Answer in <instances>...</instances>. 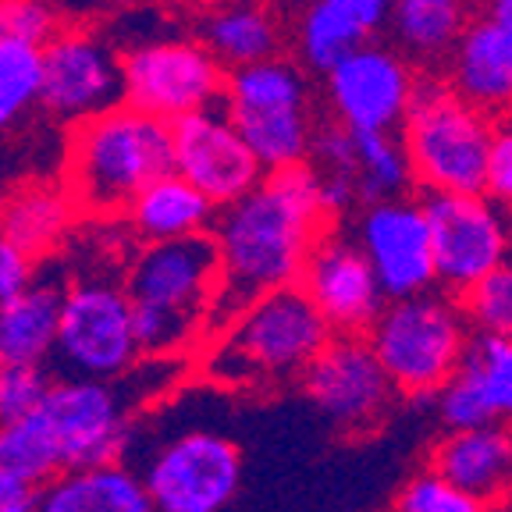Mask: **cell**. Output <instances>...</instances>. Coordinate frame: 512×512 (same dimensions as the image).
Wrapping results in <instances>:
<instances>
[{"label":"cell","mask_w":512,"mask_h":512,"mask_svg":"<svg viewBox=\"0 0 512 512\" xmlns=\"http://www.w3.org/2000/svg\"><path fill=\"white\" fill-rule=\"evenodd\" d=\"M335 217L320 196V175L310 160L267 171L264 182L217 210L214 242L221 253L210 335L235 320L253 299L274 288L299 285L310 249Z\"/></svg>","instance_id":"obj_1"},{"label":"cell","mask_w":512,"mask_h":512,"mask_svg":"<svg viewBox=\"0 0 512 512\" xmlns=\"http://www.w3.org/2000/svg\"><path fill=\"white\" fill-rule=\"evenodd\" d=\"M175 171V128L132 104L68 128L64 185L86 217H125L128 203Z\"/></svg>","instance_id":"obj_2"},{"label":"cell","mask_w":512,"mask_h":512,"mask_svg":"<svg viewBox=\"0 0 512 512\" xmlns=\"http://www.w3.org/2000/svg\"><path fill=\"white\" fill-rule=\"evenodd\" d=\"M221 278L214 232L139 242L128 256L125 288L143 356H185L210 338V303Z\"/></svg>","instance_id":"obj_3"},{"label":"cell","mask_w":512,"mask_h":512,"mask_svg":"<svg viewBox=\"0 0 512 512\" xmlns=\"http://www.w3.org/2000/svg\"><path fill=\"white\" fill-rule=\"evenodd\" d=\"M328 317L303 285L274 288L228 320L203 356V370L224 388H260L299 377L331 342Z\"/></svg>","instance_id":"obj_4"},{"label":"cell","mask_w":512,"mask_h":512,"mask_svg":"<svg viewBox=\"0 0 512 512\" xmlns=\"http://www.w3.org/2000/svg\"><path fill=\"white\" fill-rule=\"evenodd\" d=\"M498 118L452 89L441 72H424L399 136L420 192H484Z\"/></svg>","instance_id":"obj_5"},{"label":"cell","mask_w":512,"mask_h":512,"mask_svg":"<svg viewBox=\"0 0 512 512\" xmlns=\"http://www.w3.org/2000/svg\"><path fill=\"white\" fill-rule=\"evenodd\" d=\"M473 324L463 299L441 288L388 299L370 324L367 342L402 395L424 399L456 374L470 345Z\"/></svg>","instance_id":"obj_6"},{"label":"cell","mask_w":512,"mask_h":512,"mask_svg":"<svg viewBox=\"0 0 512 512\" xmlns=\"http://www.w3.org/2000/svg\"><path fill=\"white\" fill-rule=\"evenodd\" d=\"M310 75L313 72L299 57L285 54L228 72L224 111L232 114L267 171L310 160L317 132Z\"/></svg>","instance_id":"obj_7"},{"label":"cell","mask_w":512,"mask_h":512,"mask_svg":"<svg viewBox=\"0 0 512 512\" xmlns=\"http://www.w3.org/2000/svg\"><path fill=\"white\" fill-rule=\"evenodd\" d=\"M143 360L125 274H72L47 367L54 377L114 381Z\"/></svg>","instance_id":"obj_8"},{"label":"cell","mask_w":512,"mask_h":512,"mask_svg":"<svg viewBox=\"0 0 512 512\" xmlns=\"http://www.w3.org/2000/svg\"><path fill=\"white\" fill-rule=\"evenodd\" d=\"M139 406L143 395L136 388V374L128 370L114 381L54 377L40 413L47 416L68 470V466H100L125 459Z\"/></svg>","instance_id":"obj_9"},{"label":"cell","mask_w":512,"mask_h":512,"mask_svg":"<svg viewBox=\"0 0 512 512\" xmlns=\"http://www.w3.org/2000/svg\"><path fill=\"white\" fill-rule=\"evenodd\" d=\"M153 512H224L239 495L242 452L228 434L189 427L136 463Z\"/></svg>","instance_id":"obj_10"},{"label":"cell","mask_w":512,"mask_h":512,"mask_svg":"<svg viewBox=\"0 0 512 512\" xmlns=\"http://www.w3.org/2000/svg\"><path fill=\"white\" fill-rule=\"evenodd\" d=\"M431 221L438 288L463 299L480 278L512 260V214L488 192H420Z\"/></svg>","instance_id":"obj_11"},{"label":"cell","mask_w":512,"mask_h":512,"mask_svg":"<svg viewBox=\"0 0 512 512\" xmlns=\"http://www.w3.org/2000/svg\"><path fill=\"white\" fill-rule=\"evenodd\" d=\"M125 104L171 121L224 107L228 68L196 40H146L121 50Z\"/></svg>","instance_id":"obj_12"},{"label":"cell","mask_w":512,"mask_h":512,"mask_svg":"<svg viewBox=\"0 0 512 512\" xmlns=\"http://www.w3.org/2000/svg\"><path fill=\"white\" fill-rule=\"evenodd\" d=\"M420 64L395 43L367 40L338 57L324 79V104L352 132H399L420 86Z\"/></svg>","instance_id":"obj_13"},{"label":"cell","mask_w":512,"mask_h":512,"mask_svg":"<svg viewBox=\"0 0 512 512\" xmlns=\"http://www.w3.org/2000/svg\"><path fill=\"white\" fill-rule=\"evenodd\" d=\"M118 104H125V72L114 43L89 25H61L43 43L40 107L72 128Z\"/></svg>","instance_id":"obj_14"},{"label":"cell","mask_w":512,"mask_h":512,"mask_svg":"<svg viewBox=\"0 0 512 512\" xmlns=\"http://www.w3.org/2000/svg\"><path fill=\"white\" fill-rule=\"evenodd\" d=\"M306 399L338 431H370L392 409L395 388L367 335H331V342L299 374Z\"/></svg>","instance_id":"obj_15"},{"label":"cell","mask_w":512,"mask_h":512,"mask_svg":"<svg viewBox=\"0 0 512 512\" xmlns=\"http://www.w3.org/2000/svg\"><path fill=\"white\" fill-rule=\"evenodd\" d=\"M356 242L367 253L384 296L402 299L438 288L434 271V242L424 200L395 196V200L367 203L356 217Z\"/></svg>","instance_id":"obj_16"},{"label":"cell","mask_w":512,"mask_h":512,"mask_svg":"<svg viewBox=\"0 0 512 512\" xmlns=\"http://www.w3.org/2000/svg\"><path fill=\"white\" fill-rule=\"evenodd\" d=\"M299 285L328 317L335 335H367L388 303L363 246L338 221L310 249Z\"/></svg>","instance_id":"obj_17"},{"label":"cell","mask_w":512,"mask_h":512,"mask_svg":"<svg viewBox=\"0 0 512 512\" xmlns=\"http://www.w3.org/2000/svg\"><path fill=\"white\" fill-rule=\"evenodd\" d=\"M171 128H175V171L207 192L217 207H228L264 182L267 168L224 107L185 114Z\"/></svg>","instance_id":"obj_18"},{"label":"cell","mask_w":512,"mask_h":512,"mask_svg":"<svg viewBox=\"0 0 512 512\" xmlns=\"http://www.w3.org/2000/svg\"><path fill=\"white\" fill-rule=\"evenodd\" d=\"M434 409L445 431L480 424L512 427V338L473 331L459 370L434 392Z\"/></svg>","instance_id":"obj_19"},{"label":"cell","mask_w":512,"mask_h":512,"mask_svg":"<svg viewBox=\"0 0 512 512\" xmlns=\"http://www.w3.org/2000/svg\"><path fill=\"white\" fill-rule=\"evenodd\" d=\"M441 75L452 82L459 96H466L491 118L512 114V32H505L484 11L470 18L466 32L452 47Z\"/></svg>","instance_id":"obj_20"},{"label":"cell","mask_w":512,"mask_h":512,"mask_svg":"<svg viewBox=\"0 0 512 512\" xmlns=\"http://www.w3.org/2000/svg\"><path fill=\"white\" fill-rule=\"evenodd\" d=\"M72 274L43 260L40 274L25 292L0 303V360L4 363H50L61 328L64 296Z\"/></svg>","instance_id":"obj_21"},{"label":"cell","mask_w":512,"mask_h":512,"mask_svg":"<svg viewBox=\"0 0 512 512\" xmlns=\"http://www.w3.org/2000/svg\"><path fill=\"white\" fill-rule=\"evenodd\" d=\"M395 0H310L296 25V57L324 75L338 57L388 29Z\"/></svg>","instance_id":"obj_22"},{"label":"cell","mask_w":512,"mask_h":512,"mask_svg":"<svg viewBox=\"0 0 512 512\" xmlns=\"http://www.w3.org/2000/svg\"><path fill=\"white\" fill-rule=\"evenodd\" d=\"M32 512H153V498L136 466L118 459L54 473L36 491Z\"/></svg>","instance_id":"obj_23"},{"label":"cell","mask_w":512,"mask_h":512,"mask_svg":"<svg viewBox=\"0 0 512 512\" xmlns=\"http://www.w3.org/2000/svg\"><path fill=\"white\" fill-rule=\"evenodd\" d=\"M431 466L484 502H498L512 495V427L480 424L448 431L434 445Z\"/></svg>","instance_id":"obj_24"},{"label":"cell","mask_w":512,"mask_h":512,"mask_svg":"<svg viewBox=\"0 0 512 512\" xmlns=\"http://www.w3.org/2000/svg\"><path fill=\"white\" fill-rule=\"evenodd\" d=\"M200 40L232 72L285 50V25L267 0H207Z\"/></svg>","instance_id":"obj_25"},{"label":"cell","mask_w":512,"mask_h":512,"mask_svg":"<svg viewBox=\"0 0 512 512\" xmlns=\"http://www.w3.org/2000/svg\"><path fill=\"white\" fill-rule=\"evenodd\" d=\"M217 203L207 192H200L185 175H171L150 182L125 210V228L139 242L185 239V235L210 232L217 221Z\"/></svg>","instance_id":"obj_26"},{"label":"cell","mask_w":512,"mask_h":512,"mask_svg":"<svg viewBox=\"0 0 512 512\" xmlns=\"http://www.w3.org/2000/svg\"><path fill=\"white\" fill-rule=\"evenodd\" d=\"M477 0H395L388 32L395 47L424 72H441L452 47L477 15Z\"/></svg>","instance_id":"obj_27"},{"label":"cell","mask_w":512,"mask_h":512,"mask_svg":"<svg viewBox=\"0 0 512 512\" xmlns=\"http://www.w3.org/2000/svg\"><path fill=\"white\" fill-rule=\"evenodd\" d=\"M75 214H79V207H75L72 192L64 182H32L15 189L8 200L0 203V232L29 249L36 260H43L61 246Z\"/></svg>","instance_id":"obj_28"},{"label":"cell","mask_w":512,"mask_h":512,"mask_svg":"<svg viewBox=\"0 0 512 512\" xmlns=\"http://www.w3.org/2000/svg\"><path fill=\"white\" fill-rule=\"evenodd\" d=\"M61 470V445H57L47 416L40 409L22 416V420H4L0 424V477L43 488Z\"/></svg>","instance_id":"obj_29"},{"label":"cell","mask_w":512,"mask_h":512,"mask_svg":"<svg viewBox=\"0 0 512 512\" xmlns=\"http://www.w3.org/2000/svg\"><path fill=\"white\" fill-rule=\"evenodd\" d=\"M352 136H356V185L363 207L409 196L416 189L413 164L399 132H352Z\"/></svg>","instance_id":"obj_30"},{"label":"cell","mask_w":512,"mask_h":512,"mask_svg":"<svg viewBox=\"0 0 512 512\" xmlns=\"http://www.w3.org/2000/svg\"><path fill=\"white\" fill-rule=\"evenodd\" d=\"M43 47L29 40H0V132L40 107Z\"/></svg>","instance_id":"obj_31"},{"label":"cell","mask_w":512,"mask_h":512,"mask_svg":"<svg viewBox=\"0 0 512 512\" xmlns=\"http://www.w3.org/2000/svg\"><path fill=\"white\" fill-rule=\"evenodd\" d=\"M395 505L402 512H488L491 509V502L459 488L456 480H448L434 466L416 473L406 488L399 491V502Z\"/></svg>","instance_id":"obj_32"},{"label":"cell","mask_w":512,"mask_h":512,"mask_svg":"<svg viewBox=\"0 0 512 512\" xmlns=\"http://www.w3.org/2000/svg\"><path fill=\"white\" fill-rule=\"evenodd\" d=\"M463 310L473 331H495L512 338V260H505L466 292Z\"/></svg>","instance_id":"obj_33"},{"label":"cell","mask_w":512,"mask_h":512,"mask_svg":"<svg viewBox=\"0 0 512 512\" xmlns=\"http://www.w3.org/2000/svg\"><path fill=\"white\" fill-rule=\"evenodd\" d=\"M50 384H54V370L47 363H4V377H0V424L36 413L47 402Z\"/></svg>","instance_id":"obj_34"},{"label":"cell","mask_w":512,"mask_h":512,"mask_svg":"<svg viewBox=\"0 0 512 512\" xmlns=\"http://www.w3.org/2000/svg\"><path fill=\"white\" fill-rule=\"evenodd\" d=\"M61 29V8L54 0H0V40L47 43Z\"/></svg>","instance_id":"obj_35"},{"label":"cell","mask_w":512,"mask_h":512,"mask_svg":"<svg viewBox=\"0 0 512 512\" xmlns=\"http://www.w3.org/2000/svg\"><path fill=\"white\" fill-rule=\"evenodd\" d=\"M36 274H40V260L25 246H18L11 235L0 232V303L25 292L36 281Z\"/></svg>","instance_id":"obj_36"},{"label":"cell","mask_w":512,"mask_h":512,"mask_svg":"<svg viewBox=\"0 0 512 512\" xmlns=\"http://www.w3.org/2000/svg\"><path fill=\"white\" fill-rule=\"evenodd\" d=\"M491 200L512 214V121H498L495 143H491L488 160V185H484Z\"/></svg>","instance_id":"obj_37"},{"label":"cell","mask_w":512,"mask_h":512,"mask_svg":"<svg viewBox=\"0 0 512 512\" xmlns=\"http://www.w3.org/2000/svg\"><path fill=\"white\" fill-rule=\"evenodd\" d=\"M36 491L32 484H22V480H11V477H0V512L4 509H18V505H29L36 502Z\"/></svg>","instance_id":"obj_38"},{"label":"cell","mask_w":512,"mask_h":512,"mask_svg":"<svg viewBox=\"0 0 512 512\" xmlns=\"http://www.w3.org/2000/svg\"><path fill=\"white\" fill-rule=\"evenodd\" d=\"M477 8L488 18H495L505 32H512V0H477Z\"/></svg>","instance_id":"obj_39"},{"label":"cell","mask_w":512,"mask_h":512,"mask_svg":"<svg viewBox=\"0 0 512 512\" xmlns=\"http://www.w3.org/2000/svg\"><path fill=\"white\" fill-rule=\"evenodd\" d=\"M488 512H512V495H505V498H498V502H491Z\"/></svg>","instance_id":"obj_40"},{"label":"cell","mask_w":512,"mask_h":512,"mask_svg":"<svg viewBox=\"0 0 512 512\" xmlns=\"http://www.w3.org/2000/svg\"><path fill=\"white\" fill-rule=\"evenodd\" d=\"M4 512H32L29 505H18V509H4Z\"/></svg>","instance_id":"obj_41"},{"label":"cell","mask_w":512,"mask_h":512,"mask_svg":"<svg viewBox=\"0 0 512 512\" xmlns=\"http://www.w3.org/2000/svg\"><path fill=\"white\" fill-rule=\"evenodd\" d=\"M0 377H4V360H0Z\"/></svg>","instance_id":"obj_42"},{"label":"cell","mask_w":512,"mask_h":512,"mask_svg":"<svg viewBox=\"0 0 512 512\" xmlns=\"http://www.w3.org/2000/svg\"><path fill=\"white\" fill-rule=\"evenodd\" d=\"M388 512H402V509H399V505H395V509H388Z\"/></svg>","instance_id":"obj_43"},{"label":"cell","mask_w":512,"mask_h":512,"mask_svg":"<svg viewBox=\"0 0 512 512\" xmlns=\"http://www.w3.org/2000/svg\"><path fill=\"white\" fill-rule=\"evenodd\" d=\"M303 4H310V0H303Z\"/></svg>","instance_id":"obj_44"}]
</instances>
